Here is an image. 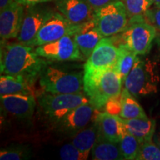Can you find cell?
Listing matches in <instances>:
<instances>
[{
    "label": "cell",
    "mask_w": 160,
    "mask_h": 160,
    "mask_svg": "<svg viewBox=\"0 0 160 160\" xmlns=\"http://www.w3.org/2000/svg\"><path fill=\"white\" fill-rule=\"evenodd\" d=\"M2 108L13 117L28 119L33 117L37 102L34 94L1 96Z\"/></svg>",
    "instance_id": "obj_14"
},
{
    "label": "cell",
    "mask_w": 160,
    "mask_h": 160,
    "mask_svg": "<svg viewBox=\"0 0 160 160\" xmlns=\"http://www.w3.org/2000/svg\"><path fill=\"white\" fill-rule=\"evenodd\" d=\"M55 11L48 6L38 5L27 6L25 11L22 24L18 42L28 45L33 41L42 27L50 19Z\"/></svg>",
    "instance_id": "obj_11"
},
{
    "label": "cell",
    "mask_w": 160,
    "mask_h": 160,
    "mask_svg": "<svg viewBox=\"0 0 160 160\" xmlns=\"http://www.w3.org/2000/svg\"><path fill=\"white\" fill-rule=\"evenodd\" d=\"M43 91L51 93H77L84 91V71H68L48 64L39 76Z\"/></svg>",
    "instance_id": "obj_2"
},
{
    "label": "cell",
    "mask_w": 160,
    "mask_h": 160,
    "mask_svg": "<svg viewBox=\"0 0 160 160\" xmlns=\"http://www.w3.org/2000/svg\"><path fill=\"white\" fill-rule=\"evenodd\" d=\"M119 49L111 39L104 37L88 58L84 65V86L117 65Z\"/></svg>",
    "instance_id": "obj_5"
},
{
    "label": "cell",
    "mask_w": 160,
    "mask_h": 160,
    "mask_svg": "<svg viewBox=\"0 0 160 160\" xmlns=\"http://www.w3.org/2000/svg\"><path fill=\"white\" fill-rule=\"evenodd\" d=\"M25 6L13 2L0 13V37L7 41L17 38L21 30Z\"/></svg>",
    "instance_id": "obj_13"
},
{
    "label": "cell",
    "mask_w": 160,
    "mask_h": 160,
    "mask_svg": "<svg viewBox=\"0 0 160 160\" xmlns=\"http://www.w3.org/2000/svg\"><path fill=\"white\" fill-rule=\"evenodd\" d=\"M59 155L63 160H85L88 157L71 142L65 144L60 148Z\"/></svg>",
    "instance_id": "obj_28"
},
{
    "label": "cell",
    "mask_w": 160,
    "mask_h": 160,
    "mask_svg": "<svg viewBox=\"0 0 160 160\" xmlns=\"http://www.w3.org/2000/svg\"><path fill=\"white\" fill-rule=\"evenodd\" d=\"M57 11L71 23H84L93 19L94 10L88 0H55Z\"/></svg>",
    "instance_id": "obj_15"
},
{
    "label": "cell",
    "mask_w": 160,
    "mask_h": 160,
    "mask_svg": "<svg viewBox=\"0 0 160 160\" xmlns=\"http://www.w3.org/2000/svg\"><path fill=\"white\" fill-rule=\"evenodd\" d=\"M104 110L107 113L113 115H119L122 110L121 95L119 97H113L110 99L105 104Z\"/></svg>",
    "instance_id": "obj_29"
},
{
    "label": "cell",
    "mask_w": 160,
    "mask_h": 160,
    "mask_svg": "<svg viewBox=\"0 0 160 160\" xmlns=\"http://www.w3.org/2000/svg\"><path fill=\"white\" fill-rule=\"evenodd\" d=\"M123 82L116 65L84 86V91L89 102L96 110L104 108L110 99L119 97L122 91Z\"/></svg>",
    "instance_id": "obj_3"
},
{
    "label": "cell",
    "mask_w": 160,
    "mask_h": 160,
    "mask_svg": "<svg viewBox=\"0 0 160 160\" xmlns=\"http://www.w3.org/2000/svg\"><path fill=\"white\" fill-rule=\"evenodd\" d=\"M94 120L98 127L99 136L113 142H119L125 130L122 118L104 111L96 115Z\"/></svg>",
    "instance_id": "obj_16"
},
{
    "label": "cell",
    "mask_w": 160,
    "mask_h": 160,
    "mask_svg": "<svg viewBox=\"0 0 160 160\" xmlns=\"http://www.w3.org/2000/svg\"><path fill=\"white\" fill-rule=\"evenodd\" d=\"M81 25L71 23L59 11H55L48 21L39 30L28 46L38 47L57 41L65 36H74L79 31Z\"/></svg>",
    "instance_id": "obj_9"
},
{
    "label": "cell",
    "mask_w": 160,
    "mask_h": 160,
    "mask_svg": "<svg viewBox=\"0 0 160 160\" xmlns=\"http://www.w3.org/2000/svg\"><path fill=\"white\" fill-rule=\"evenodd\" d=\"M158 82L159 77L151 63L137 57L124 85L132 95L139 97L157 93Z\"/></svg>",
    "instance_id": "obj_7"
},
{
    "label": "cell",
    "mask_w": 160,
    "mask_h": 160,
    "mask_svg": "<svg viewBox=\"0 0 160 160\" xmlns=\"http://www.w3.org/2000/svg\"><path fill=\"white\" fill-rule=\"evenodd\" d=\"M126 131L135 137L140 143L153 139L156 131V122L148 118L122 119Z\"/></svg>",
    "instance_id": "obj_18"
},
{
    "label": "cell",
    "mask_w": 160,
    "mask_h": 160,
    "mask_svg": "<svg viewBox=\"0 0 160 160\" xmlns=\"http://www.w3.org/2000/svg\"><path fill=\"white\" fill-rule=\"evenodd\" d=\"M153 2L156 7H160V0H153Z\"/></svg>",
    "instance_id": "obj_35"
},
{
    "label": "cell",
    "mask_w": 160,
    "mask_h": 160,
    "mask_svg": "<svg viewBox=\"0 0 160 160\" xmlns=\"http://www.w3.org/2000/svg\"><path fill=\"white\" fill-rule=\"evenodd\" d=\"M31 157V150L25 145H13L1 149V160H24Z\"/></svg>",
    "instance_id": "obj_25"
},
{
    "label": "cell",
    "mask_w": 160,
    "mask_h": 160,
    "mask_svg": "<svg viewBox=\"0 0 160 160\" xmlns=\"http://www.w3.org/2000/svg\"><path fill=\"white\" fill-rule=\"evenodd\" d=\"M153 137H154V139L153 140H154L155 143L157 144V146L160 149V131L158 132V133H155Z\"/></svg>",
    "instance_id": "obj_34"
},
{
    "label": "cell",
    "mask_w": 160,
    "mask_h": 160,
    "mask_svg": "<svg viewBox=\"0 0 160 160\" xmlns=\"http://www.w3.org/2000/svg\"><path fill=\"white\" fill-rule=\"evenodd\" d=\"M96 111L89 102L78 106L59 120L56 128L64 134L73 137L88 125Z\"/></svg>",
    "instance_id": "obj_12"
},
{
    "label": "cell",
    "mask_w": 160,
    "mask_h": 160,
    "mask_svg": "<svg viewBox=\"0 0 160 160\" xmlns=\"http://www.w3.org/2000/svg\"><path fill=\"white\" fill-rule=\"evenodd\" d=\"M98 135V127L94 120L93 123L89 127H85L73 136L71 142L80 151L82 152L84 154L88 157L90 152L91 151L97 142Z\"/></svg>",
    "instance_id": "obj_21"
},
{
    "label": "cell",
    "mask_w": 160,
    "mask_h": 160,
    "mask_svg": "<svg viewBox=\"0 0 160 160\" xmlns=\"http://www.w3.org/2000/svg\"><path fill=\"white\" fill-rule=\"evenodd\" d=\"M18 3L23 5L25 7L27 6H31L38 5V4H42L45 2H48L53 1V0H15Z\"/></svg>",
    "instance_id": "obj_32"
},
{
    "label": "cell",
    "mask_w": 160,
    "mask_h": 160,
    "mask_svg": "<svg viewBox=\"0 0 160 160\" xmlns=\"http://www.w3.org/2000/svg\"><path fill=\"white\" fill-rule=\"evenodd\" d=\"M1 73L19 77L32 85L48 64L33 47L1 40Z\"/></svg>",
    "instance_id": "obj_1"
},
{
    "label": "cell",
    "mask_w": 160,
    "mask_h": 160,
    "mask_svg": "<svg viewBox=\"0 0 160 160\" xmlns=\"http://www.w3.org/2000/svg\"><path fill=\"white\" fill-rule=\"evenodd\" d=\"M90 5L93 8V9L96 11L101 8L104 7V6L108 5V4L113 2L116 1V0H88Z\"/></svg>",
    "instance_id": "obj_31"
},
{
    "label": "cell",
    "mask_w": 160,
    "mask_h": 160,
    "mask_svg": "<svg viewBox=\"0 0 160 160\" xmlns=\"http://www.w3.org/2000/svg\"><path fill=\"white\" fill-rule=\"evenodd\" d=\"M119 145L125 159L132 160L137 159L141 143L137 138L126 131L125 128Z\"/></svg>",
    "instance_id": "obj_24"
},
{
    "label": "cell",
    "mask_w": 160,
    "mask_h": 160,
    "mask_svg": "<svg viewBox=\"0 0 160 160\" xmlns=\"http://www.w3.org/2000/svg\"><path fill=\"white\" fill-rule=\"evenodd\" d=\"M125 4L129 19L137 16H144L153 5V0H121Z\"/></svg>",
    "instance_id": "obj_26"
},
{
    "label": "cell",
    "mask_w": 160,
    "mask_h": 160,
    "mask_svg": "<svg viewBox=\"0 0 160 160\" xmlns=\"http://www.w3.org/2000/svg\"><path fill=\"white\" fill-rule=\"evenodd\" d=\"M118 47L119 49V55L116 68L119 71L124 84L126 77L129 74L130 71L134 65L138 55L131 51L125 43L122 42Z\"/></svg>",
    "instance_id": "obj_23"
},
{
    "label": "cell",
    "mask_w": 160,
    "mask_h": 160,
    "mask_svg": "<svg viewBox=\"0 0 160 160\" xmlns=\"http://www.w3.org/2000/svg\"><path fill=\"white\" fill-rule=\"evenodd\" d=\"M10 94H34V91L23 78L3 74L0 77V95Z\"/></svg>",
    "instance_id": "obj_20"
},
{
    "label": "cell",
    "mask_w": 160,
    "mask_h": 160,
    "mask_svg": "<svg viewBox=\"0 0 160 160\" xmlns=\"http://www.w3.org/2000/svg\"><path fill=\"white\" fill-rule=\"evenodd\" d=\"M97 28L104 37L122 33L128 24L129 17L125 5L121 0H116L93 13Z\"/></svg>",
    "instance_id": "obj_8"
},
{
    "label": "cell",
    "mask_w": 160,
    "mask_h": 160,
    "mask_svg": "<svg viewBox=\"0 0 160 160\" xmlns=\"http://www.w3.org/2000/svg\"><path fill=\"white\" fill-rule=\"evenodd\" d=\"M144 17L149 23L160 30V7L155 6L153 8H149L145 12Z\"/></svg>",
    "instance_id": "obj_30"
},
{
    "label": "cell",
    "mask_w": 160,
    "mask_h": 160,
    "mask_svg": "<svg viewBox=\"0 0 160 160\" xmlns=\"http://www.w3.org/2000/svg\"><path fill=\"white\" fill-rule=\"evenodd\" d=\"M122 110L119 116L122 119L148 118L142 106L127 88H123L121 93Z\"/></svg>",
    "instance_id": "obj_22"
},
{
    "label": "cell",
    "mask_w": 160,
    "mask_h": 160,
    "mask_svg": "<svg viewBox=\"0 0 160 160\" xmlns=\"http://www.w3.org/2000/svg\"><path fill=\"white\" fill-rule=\"evenodd\" d=\"M36 53L48 61H83L84 57L73 36H65L57 41L38 46Z\"/></svg>",
    "instance_id": "obj_10"
},
{
    "label": "cell",
    "mask_w": 160,
    "mask_h": 160,
    "mask_svg": "<svg viewBox=\"0 0 160 160\" xmlns=\"http://www.w3.org/2000/svg\"><path fill=\"white\" fill-rule=\"evenodd\" d=\"M122 33V42L136 54L142 56L151 51L157 29L144 16H137L130 18L127 27Z\"/></svg>",
    "instance_id": "obj_4"
},
{
    "label": "cell",
    "mask_w": 160,
    "mask_h": 160,
    "mask_svg": "<svg viewBox=\"0 0 160 160\" xmlns=\"http://www.w3.org/2000/svg\"><path fill=\"white\" fill-rule=\"evenodd\" d=\"M73 38L80 51L88 59L104 37L97 28L94 19H92L82 23L79 31L75 33Z\"/></svg>",
    "instance_id": "obj_17"
},
{
    "label": "cell",
    "mask_w": 160,
    "mask_h": 160,
    "mask_svg": "<svg viewBox=\"0 0 160 160\" xmlns=\"http://www.w3.org/2000/svg\"><path fill=\"white\" fill-rule=\"evenodd\" d=\"M89 102L88 96L82 93H51L44 91L38 97L42 111L53 124L78 106Z\"/></svg>",
    "instance_id": "obj_6"
},
{
    "label": "cell",
    "mask_w": 160,
    "mask_h": 160,
    "mask_svg": "<svg viewBox=\"0 0 160 160\" xmlns=\"http://www.w3.org/2000/svg\"><path fill=\"white\" fill-rule=\"evenodd\" d=\"M137 160H160V149L153 139L141 143Z\"/></svg>",
    "instance_id": "obj_27"
},
{
    "label": "cell",
    "mask_w": 160,
    "mask_h": 160,
    "mask_svg": "<svg viewBox=\"0 0 160 160\" xmlns=\"http://www.w3.org/2000/svg\"><path fill=\"white\" fill-rule=\"evenodd\" d=\"M91 152L92 159L94 160L125 159L119 143L113 142L99 135Z\"/></svg>",
    "instance_id": "obj_19"
},
{
    "label": "cell",
    "mask_w": 160,
    "mask_h": 160,
    "mask_svg": "<svg viewBox=\"0 0 160 160\" xmlns=\"http://www.w3.org/2000/svg\"><path fill=\"white\" fill-rule=\"evenodd\" d=\"M13 2H15V0H0V11L7 8Z\"/></svg>",
    "instance_id": "obj_33"
}]
</instances>
